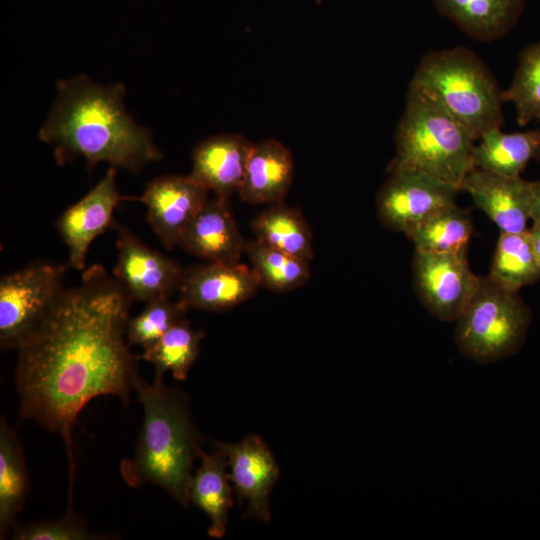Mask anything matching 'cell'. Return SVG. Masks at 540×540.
Segmentation results:
<instances>
[{"label":"cell","mask_w":540,"mask_h":540,"mask_svg":"<svg viewBox=\"0 0 540 540\" xmlns=\"http://www.w3.org/2000/svg\"><path fill=\"white\" fill-rule=\"evenodd\" d=\"M131 298L101 265L64 288L19 345L15 385L19 415L65 442L73 484L72 431L84 407L99 396L124 404L140 378L126 326Z\"/></svg>","instance_id":"6da1fadb"},{"label":"cell","mask_w":540,"mask_h":540,"mask_svg":"<svg viewBox=\"0 0 540 540\" xmlns=\"http://www.w3.org/2000/svg\"><path fill=\"white\" fill-rule=\"evenodd\" d=\"M121 83L100 85L86 75L57 83V96L41 126L40 140L55 146L59 165L82 157L92 169L98 162L139 173L161 159L148 129L139 126L124 106Z\"/></svg>","instance_id":"7a4b0ae2"},{"label":"cell","mask_w":540,"mask_h":540,"mask_svg":"<svg viewBox=\"0 0 540 540\" xmlns=\"http://www.w3.org/2000/svg\"><path fill=\"white\" fill-rule=\"evenodd\" d=\"M135 392L144 420L135 452L122 461L120 474L131 487L152 483L187 506L194 461L202 450L188 396L157 376L152 383L139 378Z\"/></svg>","instance_id":"3957f363"},{"label":"cell","mask_w":540,"mask_h":540,"mask_svg":"<svg viewBox=\"0 0 540 540\" xmlns=\"http://www.w3.org/2000/svg\"><path fill=\"white\" fill-rule=\"evenodd\" d=\"M408 90L435 102L477 141L503 124L502 90L484 62L465 47L427 53L418 64Z\"/></svg>","instance_id":"277c9868"},{"label":"cell","mask_w":540,"mask_h":540,"mask_svg":"<svg viewBox=\"0 0 540 540\" xmlns=\"http://www.w3.org/2000/svg\"><path fill=\"white\" fill-rule=\"evenodd\" d=\"M476 141L464 125L439 105L408 90L395 134L396 155L389 166L425 172L460 190L474 167Z\"/></svg>","instance_id":"5b68a950"},{"label":"cell","mask_w":540,"mask_h":540,"mask_svg":"<svg viewBox=\"0 0 540 540\" xmlns=\"http://www.w3.org/2000/svg\"><path fill=\"white\" fill-rule=\"evenodd\" d=\"M454 340L468 360L486 365L516 354L523 346L531 311L519 295L489 275L478 287L457 318Z\"/></svg>","instance_id":"8992f818"},{"label":"cell","mask_w":540,"mask_h":540,"mask_svg":"<svg viewBox=\"0 0 540 540\" xmlns=\"http://www.w3.org/2000/svg\"><path fill=\"white\" fill-rule=\"evenodd\" d=\"M68 265L36 261L0 280V347L17 350L64 290Z\"/></svg>","instance_id":"52a82bcc"},{"label":"cell","mask_w":540,"mask_h":540,"mask_svg":"<svg viewBox=\"0 0 540 540\" xmlns=\"http://www.w3.org/2000/svg\"><path fill=\"white\" fill-rule=\"evenodd\" d=\"M388 169L376 196L377 216L387 229L406 234L428 215L456 204L460 190L452 184L408 167Z\"/></svg>","instance_id":"ba28073f"},{"label":"cell","mask_w":540,"mask_h":540,"mask_svg":"<svg viewBox=\"0 0 540 540\" xmlns=\"http://www.w3.org/2000/svg\"><path fill=\"white\" fill-rule=\"evenodd\" d=\"M414 288L426 310L442 321H456L472 296L480 277L469 267L466 252L414 251Z\"/></svg>","instance_id":"9c48e42d"},{"label":"cell","mask_w":540,"mask_h":540,"mask_svg":"<svg viewBox=\"0 0 540 540\" xmlns=\"http://www.w3.org/2000/svg\"><path fill=\"white\" fill-rule=\"evenodd\" d=\"M115 279L132 301L149 303L178 292L184 269L173 259L150 248L127 227L117 224Z\"/></svg>","instance_id":"30bf717a"},{"label":"cell","mask_w":540,"mask_h":540,"mask_svg":"<svg viewBox=\"0 0 540 540\" xmlns=\"http://www.w3.org/2000/svg\"><path fill=\"white\" fill-rule=\"evenodd\" d=\"M213 445L227 458L230 482L239 504L247 502L244 518L268 523L269 498L280 470L267 444L259 436L249 435L237 443L213 442Z\"/></svg>","instance_id":"8fae6325"},{"label":"cell","mask_w":540,"mask_h":540,"mask_svg":"<svg viewBox=\"0 0 540 540\" xmlns=\"http://www.w3.org/2000/svg\"><path fill=\"white\" fill-rule=\"evenodd\" d=\"M209 190L189 175H166L150 181L139 197L125 198L143 203L147 221L168 250L179 245L192 220L208 201Z\"/></svg>","instance_id":"7c38bea8"},{"label":"cell","mask_w":540,"mask_h":540,"mask_svg":"<svg viewBox=\"0 0 540 540\" xmlns=\"http://www.w3.org/2000/svg\"><path fill=\"white\" fill-rule=\"evenodd\" d=\"M260 287L252 267L240 262H207L184 269L178 293L189 309L219 312L249 300Z\"/></svg>","instance_id":"4fadbf2b"},{"label":"cell","mask_w":540,"mask_h":540,"mask_svg":"<svg viewBox=\"0 0 540 540\" xmlns=\"http://www.w3.org/2000/svg\"><path fill=\"white\" fill-rule=\"evenodd\" d=\"M116 168L110 166L102 179L57 220V230L68 249V267L85 270L88 248L112 224L122 197L116 186Z\"/></svg>","instance_id":"5bb4252c"},{"label":"cell","mask_w":540,"mask_h":540,"mask_svg":"<svg viewBox=\"0 0 540 540\" xmlns=\"http://www.w3.org/2000/svg\"><path fill=\"white\" fill-rule=\"evenodd\" d=\"M460 191L467 192L502 233L527 231L531 220L530 182L473 167L465 176Z\"/></svg>","instance_id":"9a60e30c"},{"label":"cell","mask_w":540,"mask_h":540,"mask_svg":"<svg viewBox=\"0 0 540 540\" xmlns=\"http://www.w3.org/2000/svg\"><path fill=\"white\" fill-rule=\"evenodd\" d=\"M253 144L239 134L206 138L192 152L189 176L215 196L230 198L242 185Z\"/></svg>","instance_id":"2e32d148"},{"label":"cell","mask_w":540,"mask_h":540,"mask_svg":"<svg viewBox=\"0 0 540 540\" xmlns=\"http://www.w3.org/2000/svg\"><path fill=\"white\" fill-rule=\"evenodd\" d=\"M246 241L235 221L229 198L206 202L183 233L179 245L207 262H240Z\"/></svg>","instance_id":"e0dca14e"},{"label":"cell","mask_w":540,"mask_h":540,"mask_svg":"<svg viewBox=\"0 0 540 540\" xmlns=\"http://www.w3.org/2000/svg\"><path fill=\"white\" fill-rule=\"evenodd\" d=\"M294 167L291 151L278 140L266 139L254 143L239 196L250 204L284 202L293 183Z\"/></svg>","instance_id":"ac0fdd59"},{"label":"cell","mask_w":540,"mask_h":540,"mask_svg":"<svg viewBox=\"0 0 540 540\" xmlns=\"http://www.w3.org/2000/svg\"><path fill=\"white\" fill-rule=\"evenodd\" d=\"M436 10L469 38L488 42L507 35L519 21L525 0H432Z\"/></svg>","instance_id":"d6986e66"},{"label":"cell","mask_w":540,"mask_h":540,"mask_svg":"<svg viewBox=\"0 0 540 540\" xmlns=\"http://www.w3.org/2000/svg\"><path fill=\"white\" fill-rule=\"evenodd\" d=\"M199 458L200 465L190 485V503L207 515L209 536L219 539L226 533L233 505L227 458L215 447L212 453L201 450Z\"/></svg>","instance_id":"ffe728a7"},{"label":"cell","mask_w":540,"mask_h":540,"mask_svg":"<svg viewBox=\"0 0 540 540\" xmlns=\"http://www.w3.org/2000/svg\"><path fill=\"white\" fill-rule=\"evenodd\" d=\"M532 160H540V128L515 133L493 129L473 150L474 167L510 177H519Z\"/></svg>","instance_id":"44dd1931"},{"label":"cell","mask_w":540,"mask_h":540,"mask_svg":"<svg viewBox=\"0 0 540 540\" xmlns=\"http://www.w3.org/2000/svg\"><path fill=\"white\" fill-rule=\"evenodd\" d=\"M30 489L21 442L4 416L0 418V538L18 523Z\"/></svg>","instance_id":"7402d4cb"},{"label":"cell","mask_w":540,"mask_h":540,"mask_svg":"<svg viewBox=\"0 0 540 540\" xmlns=\"http://www.w3.org/2000/svg\"><path fill=\"white\" fill-rule=\"evenodd\" d=\"M255 239L294 257L311 261L313 236L302 212L284 202L269 205L251 221Z\"/></svg>","instance_id":"603a6c76"},{"label":"cell","mask_w":540,"mask_h":540,"mask_svg":"<svg viewBox=\"0 0 540 540\" xmlns=\"http://www.w3.org/2000/svg\"><path fill=\"white\" fill-rule=\"evenodd\" d=\"M472 232L469 212L453 204L428 215L405 235L413 242L416 250L464 253Z\"/></svg>","instance_id":"cb8c5ba5"},{"label":"cell","mask_w":540,"mask_h":540,"mask_svg":"<svg viewBox=\"0 0 540 540\" xmlns=\"http://www.w3.org/2000/svg\"><path fill=\"white\" fill-rule=\"evenodd\" d=\"M488 275L516 291L540 279V262L529 229L500 233Z\"/></svg>","instance_id":"d4e9b609"},{"label":"cell","mask_w":540,"mask_h":540,"mask_svg":"<svg viewBox=\"0 0 540 540\" xmlns=\"http://www.w3.org/2000/svg\"><path fill=\"white\" fill-rule=\"evenodd\" d=\"M204 332L191 327L187 319L175 324L161 338L143 349L140 358L155 367V376L170 372L179 381L187 378L196 361Z\"/></svg>","instance_id":"484cf974"},{"label":"cell","mask_w":540,"mask_h":540,"mask_svg":"<svg viewBox=\"0 0 540 540\" xmlns=\"http://www.w3.org/2000/svg\"><path fill=\"white\" fill-rule=\"evenodd\" d=\"M245 254L261 287L271 291L295 290L310 279L309 261L289 255L257 239L246 241Z\"/></svg>","instance_id":"4316f807"},{"label":"cell","mask_w":540,"mask_h":540,"mask_svg":"<svg viewBox=\"0 0 540 540\" xmlns=\"http://www.w3.org/2000/svg\"><path fill=\"white\" fill-rule=\"evenodd\" d=\"M502 98L514 104L520 126L540 121V42L521 51L512 82L502 91Z\"/></svg>","instance_id":"83f0119b"},{"label":"cell","mask_w":540,"mask_h":540,"mask_svg":"<svg viewBox=\"0 0 540 540\" xmlns=\"http://www.w3.org/2000/svg\"><path fill=\"white\" fill-rule=\"evenodd\" d=\"M188 309L180 299L171 301L170 298H160L147 303L140 314L127 322L126 338L129 345H138L142 349L150 346L185 319Z\"/></svg>","instance_id":"f1b7e54d"},{"label":"cell","mask_w":540,"mask_h":540,"mask_svg":"<svg viewBox=\"0 0 540 540\" xmlns=\"http://www.w3.org/2000/svg\"><path fill=\"white\" fill-rule=\"evenodd\" d=\"M15 540H94L101 535L89 530L86 522L78 517L69 506L68 512L57 520H43L20 524L12 529Z\"/></svg>","instance_id":"f546056e"},{"label":"cell","mask_w":540,"mask_h":540,"mask_svg":"<svg viewBox=\"0 0 540 540\" xmlns=\"http://www.w3.org/2000/svg\"><path fill=\"white\" fill-rule=\"evenodd\" d=\"M531 186V220H540V180L530 182Z\"/></svg>","instance_id":"4dcf8cb0"},{"label":"cell","mask_w":540,"mask_h":540,"mask_svg":"<svg viewBox=\"0 0 540 540\" xmlns=\"http://www.w3.org/2000/svg\"><path fill=\"white\" fill-rule=\"evenodd\" d=\"M529 232L531 234L535 251L540 262V220L533 222L532 227L529 228Z\"/></svg>","instance_id":"1f68e13d"},{"label":"cell","mask_w":540,"mask_h":540,"mask_svg":"<svg viewBox=\"0 0 540 540\" xmlns=\"http://www.w3.org/2000/svg\"><path fill=\"white\" fill-rule=\"evenodd\" d=\"M540 122V121H539Z\"/></svg>","instance_id":"d6a6232c"}]
</instances>
